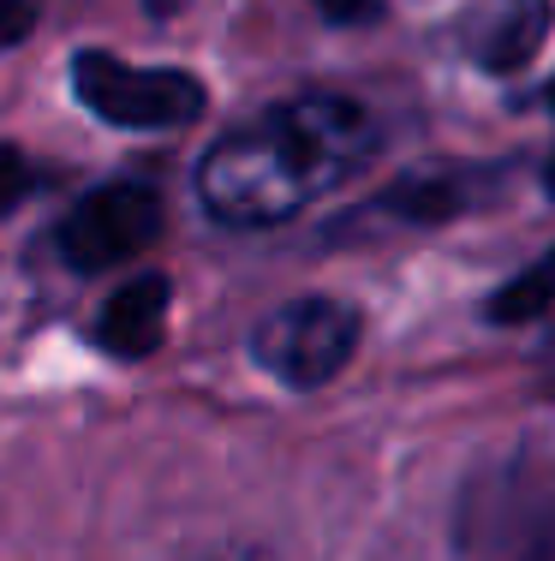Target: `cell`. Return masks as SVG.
<instances>
[{
    "label": "cell",
    "instance_id": "11",
    "mask_svg": "<svg viewBox=\"0 0 555 561\" xmlns=\"http://www.w3.org/2000/svg\"><path fill=\"white\" fill-rule=\"evenodd\" d=\"M316 7H323L328 19H340V24H359V19L377 12V0H316Z\"/></svg>",
    "mask_w": 555,
    "mask_h": 561
},
{
    "label": "cell",
    "instance_id": "7",
    "mask_svg": "<svg viewBox=\"0 0 555 561\" xmlns=\"http://www.w3.org/2000/svg\"><path fill=\"white\" fill-rule=\"evenodd\" d=\"M550 311H555V251L532 270H520L490 305L496 323H532V317H550Z\"/></svg>",
    "mask_w": 555,
    "mask_h": 561
},
{
    "label": "cell",
    "instance_id": "2",
    "mask_svg": "<svg viewBox=\"0 0 555 561\" xmlns=\"http://www.w3.org/2000/svg\"><path fill=\"white\" fill-rule=\"evenodd\" d=\"M72 84L90 114H102L108 126H131V131H174L204 114V84L192 72L131 66L114 55H84L72 66Z\"/></svg>",
    "mask_w": 555,
    "mask_h": 561
},
{
    "label": "cell",
    "instance_id": "9",
    "mask_svg": "<svg viewBox=\"0 0 555 561\" xmlns=\"http://www.w3.org/2000/svg\"><path fill=\"white\" fill-rule=\"evenodd\" d=\"M36 19H43V0H0V48H12Z\"/></svg>",
    "mask_w": 555,
    "mask_h": 561
},
{
    "label": "cell",
    "instance_id": "12",
    "mask_svg": "<svg viewBox=\"0 0 555 561\" xmlns=\"http://www.w3.org/2000/svg\"><path fill=\"white\" fill-rule=\"evenodd\" d=\"M544 370H550V382H555V335H550V346H544Z\"/></svg>",
    "mask_w": 555,
    "mask_h": 561
},
{
    "label": "cell",
    "instance_id": "6",
    "mask_svg": "<svg viewBox=\"0 0 555 561\" xmlns=\"http://www.w3.org/2000/svg\"><path fill=\"white\" fill-rule=\"evenodd\" d=\"M162 323H167V280L162 275H138L102 305L96 317V341L120 358H143L155 341H162Z\"/></svg>",
    "mask_w": 555,
    "mask_h": 561
},
{
    "label": "cell",
    "instance_id": "5",
    "mask_svg": "<svg viewBox=\"0 0 555 561\" xmlns=\"http://www.w3.org/2000/svg\"><path fill=\"white\" fill-rule=\"evenodd\" d=\"M466 48L490 72H513L544 36V0H478V12L466 19Z\"/></svg>",
    "mask_w": 555,
    "mask_h": 561
},
{
    "label": "cell",
    "instance_id": "1",
    "mask_svg": "<svg viewBox=\"0 0 555 561\" xmlns=\"http://www.w3.org/2000/svg\"><path fill=\"white\" fill-rule=\"evenodd\" d=\"M382 126L340 90H299L228 131L197 168V197L228 227H275L305 216L370 168Z\"/></svg>",
    "mask_w": 555,
    "mask_h": 561
},
{
    "label": "cell",
    "instance_id": "10",
    "mask_svg": "<svg viewBox=\"0 0 555 561\" xmlns=\"http://www.w3.org/2000/svg\"><path fill=\"white\" fill-rule=\"evenodd\" d=\"M185 561H275V556L251 550V543H216V550H197V556H185Z\"/></svg>",
    "mask_w": 555,
    "mask_h": 561
},
{
    "label": "cell",
    "instance_id": "3",
    "mask_svg": "<svg viewBox=\"0 0 555 561\" xmlns=\"http://www.w3.org/2000/svg\"><path fill=\"white\" fill-rule=\"evenodd\" d=\"M359 346V317L340 299H293L251 335V358L287 389H323Z\"/></svg>",
    "mask_w": 555,
    "mask_h": 561
},
{
    "label": "cell",
    "instance_id": "13",
    "mask_svg": "<svg viewBox=\"0 0 555 561\" xmlns=\"http://www.w3.org/2000/svg\"><path fill=\"white\" fill-rule=\"evenodd\" d=\"M550 108H555V90H550ZM550 185H555V156H550Z\"/></svg>",
    "mask_w": 555,
    "mask_h": 561
},
{
    "label": "cell",
    "instance_id": "8",
    "mask_svg": "<svg viewBox=\"0 0 555 561\" xmlns=\"http://www.w3.org/2000/svg\"><path fill=\"white\" fill-rule=\"evenodd\" d=\"M31 185H36V173L31 162H24L19 150H0V216H7L19 197H31Z\"/></svg>",
    "mask_w": 555,
    "mask_h": 561
},
{
    "label": "cell",
    "instance_id": "4",
    "mask_svg": "<svg viewBox=\"0 0 555 561\" xmlns=\"http://www.w3.org/2000/svg\"><path fill=\"white\" fill-rule=\"evenodd\" d=\"M155 233H162V197L138 180H114L102 192H90L60 221V257L72 270L96 275V270H114V263L138 257Z\"/></svg>",
    "mask_w": 555,
    "mask_h": 561
}]
</instances>
